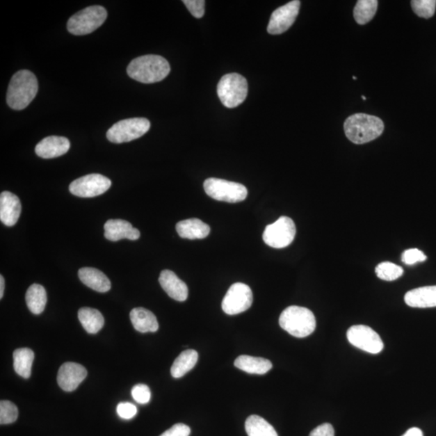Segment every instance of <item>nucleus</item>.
I'll return each mask as SVG.
<instances>
[{"instance_id": "obj_39", "label": "nucleus", "mask_w": 436, "mask_h": 436, "mask_svg": "<svg viewBox=\"0 0 436 436\" xmlns=\"http://www.w3.org/2000/svg\"><path fill=\"white\" fill-rule=\"evenodd\" d=\"M403 436H423L422 430L418 428H410Z\"/></svg>"}, {"instance_id": "obj_28", "label": "nucleus", "mask_w": 436, "mask_h": 436, "mask_svg": "<svg viewBox=\"0 0 436 436\" xmlns=\"http://www.w3.org/2000/svg\"><path fill=\"white\" fill-rule=\"evenodd\" d=\"M245 429L248 436H278L273 426L258 415H250L245 420Z\"/></svg>"}, {"instance_id": "obj_17", "label": "nucleus", "mask_w": 436, "mask_h": 436, "mask_svg": "<svg viewBox=\"0 0 436 436\" xmlns=\"http://www.w3.org/2000/svg\"><path fill=\"white\" fill-rule=\"evenodd\" d=\"M71 147L67 138L49 136L42 140L35 148L38 156L42 159H54L68 152Z\"/></svg>"}, {"instance_id": "obj_18", "label": "nucleus", "mask_w": 436, "mask_h": 436, "mask_svg": "<svg viewBox=\"0 0 436 436\" xmlns=\"http://www.w3.org/2000/svg\"><path fill=\"white\" fill-rule=\"evenodd\" d=\"M159 282L170 298L177 302H184L187 300L188 296L187 284L172 271L163 270L160 274Z\"/></svg>"}, {"instance_id": "obj_21", "label": "nucleus", "mask_w": 436, "mask_h": 436, "mask_svg": "<svg viewBox=\"0 0 436 436\" xmlns=\"http://www.w3.org/2000/svg\"><path fill=\"white\" fill-rule=\"evenodd\" d=\"M179 236L188 239H202L210 233V227L207 223L197 218L181 220L177 224Z\"/></svg>"}, {"instance_id": "obj_9", "label": "nucleus", "mask_w": 436, "mask_h": 436, "mask_svg": "<svg viewBox=\"0 0 436 436\" xmlns=\"http://www.w3.org/2000/svg\"><path fill=\"white\" fill-rule=\"evenodd\" d=\"M297 229L292 219L280 217L277 222L265 228L263 239L269 247L282 249L293 243Z\"/></svg>"}, {"instance_id": "obj_23", "label": "nucleus", "mask_w": 436, "mask_h": 436, "mask_svg": "<svg viewBox=\"0 0 436 436\" xmlns=\"http://www.w3.org/2000/svg\"><path fill=\"white\" fill-rule=\"evenodd\" d=\"M234 366L243 372L258 375L267 373L273 368L272 362L267 359L245 355H240L235 360Z\"/></svg>"}, {"instance_id": "obj_14", "label": "nucleus", "mask_w": 436, "mask_h": 436, "mask_svg": "<svg viewBox=\"0 0 436 436\" xmlns=\"http://www.w3.org/2000/svg\"><path fill=\"white\" fill-rule=\"evenodd\" d=\"M87 375L88 371L83 365L73 362L65 363L59 369L58 384L66 392H72L87 378Z\"/></svg>"}, {"instance_id": "obj_32", "label": "nucleus", "mask_w": 436, "mask_h": 436, "mask_svg": "<svg viewBox=\"0 0 436 436\" xmlns=\"http://www.w3.org/2000/svg\"><path fill=\"white\" fill-rule=\"evenodd\" d=\"M18 410L16 405L9 401L0 402V423L1 425L13 423L17 419Z\"/></svg>"}, {"instance_id": "obj_33", "label": "nucleus", "mask_w": 436, "mask_h": 436, "mask_svg": "<svg viewBox=\"0 0 436 436\" xmlns=\"http://www.w3.org/2000/svg\"><path fill=\"white\" fill-rule=\"evenodd\" d=\"M426 259H427V255L417 248L405 250L402 255V261L407 265L424 262Z\"/></svg>"}, {"instance_id": "obj_3", "label": "nucleus", "mask_w": 436, "mask_h": 436, "mask_svg": "<svg viewBox=\"0 0 436 436\" xmlns=\"http://www.w3.org/2000/svg\"><path fill=\"white\" fill-rule=\"evenodd\" d=\"M38 83L35 74L22 70L15 74L10 81L7 103L8 106L15 110H22L28 107L37 96Z\"/></svg>"}, {"instance_id": "obj_35", "label": "nucleus", "mask_w": 436, "mask_h": 436, "mask_svg": "<svg viewBox=\"0 0 436 436\" xmlns=\"http://www.w3.org/2000/svg\"><path fill=\"white\" fill-rule=\"evenodd\" d=\"M183 3L195 18L199 19L204 16L205 6L204 0H184Z\"/></svg>"}, {"instance_id": "obj_37", "label": "nucleus", "mask_w": 436, "mask_h": 436, "mask_svg": "<svg viewBox=\"0 0 436 436\" xmlns=\"http://www.w3.org/2000/svg\"><path fill=\"white\" fill-rule=\"evenodd\" d=\"M190 433H191V429H190L188 426L177 423L172 426V428L160 436H189Z\"/></svg>"}, {"instance_id": "obj_7", "label": "nucleus", "mask_w": 436, "mask_h": 436, "mask_svg": "<svg viewBox=\"0 0 436 436\" xmlns=\"http://www.w3.org/2000/svg\"><path fill=\"white\" fill-rule=\"evenodd\" d=\"M204 188L209 197L219 202L238 203L248 197V189L244 185L222 179H207Z\"/></svg>"}, {"instance_id": "obj_29", "label": "nucleus", "mask_w": 436, "mask_h": 436, "mask_svg": "<svg viewBox=\"0 0 436 436\" xmlns=\"http://www.w3.org/2000/svg\"><path fill=\"white\" fill-rule=\"evenodd\" d=\"M377 0H359L354 8V18L359 24H366L372 21L377 13Z\"/></svg>"}, {"instance_id": "obj_42", "label": "nucleus", "mask_w": 436, "mask_h": 436, "mask_svg": "<svg viewBox=\"0 0 436 436\" xmlns=\"http://www.w3.org/2000/svg\"><path fill=\"white\" fill-rule=\"evenodd\" d=\"M362 99H363L364 100H365V99H366V97H364V96H362Z\"/></svg>"}, {"instance_id": "obj_24", "label": "nucleus", "mask_w": 436, "mask_h": 436, "mask_svg": "<svg viewBox=\"0 0 436 436\" xmlns=\"http://www.w3.org/2000/svg\"><path fill=\"white\" fill-rule=\"evenodd\" d=\"M199 355L197 350L188 349L180 353L175 359L170 373L174 378H180L191 371L198 362Z\"/></svg>"}, {"instance_id": "obj_41", "label": "nucleus", "mask_w": 436, "mask_h": 436, "mask_svg": "<svg viewBox=\"0 0 436 436\" xmlns=\"http://www.w3.org/2000/svg\"><path fill=\"white\" fill-rule=\"evenodd\" d=\"M353 79L354 80H357V77H355V76H353Z\"/></svg>"}, {"instance_id": "obj_8", "label": "nucleus", "mask_w": 436, "mask_h": 436, "mask_svg": "<svg viewBox=\"0 0 436 436\" xmlns=\"http://www.w3.org/2000/svg\"><path fill=\"white\" fill-rule=\"evenodd\" d=\"M150 122L145 118H130L114 124L108 130L106 136L113 143H124L134 141L149 131Z\"/></svg>"}, {"instance_id": "obj_4", "label": "nucleus", "mask_w": 436, "mask_h": 436, "mask_svg": "<svg viewBox=\"0 0 436 436\" xmlns=\"http://www.w3.org/2000/svg\"><path fill=\"white\" fill-rule=\"evenodd\" d=\"M280 328L297 338H305L312 334L316 328L315 316L307 308L292 305L280 314Z\"/></svg>"}, {"instance_id": "obj_6", "label": "nucleus", "mask_w": 436, "mask_h": 436, "mask_svg": "<svg viewBox=\"0 0 436 436\" xmlns=\"http://www.w3.org/2000/svg\"><path fill=\"white\" fill-rule=\"evenodd\" d=\"M108 13L102 6H91L74 14L67 22L70 33L76 36L92 33L106 21Z\"/></svg>"}, {"instance_id": "obj_20", "label": "nucleus", "mask_w": 436, "mask_h": 436, "mask_svg": "<svg viewBox=\"0 0 436 436\" xmlns=\"http://www.w3.org/2000/svg\"><path fill=\"white\" fill-rule=\"evenodd\" d=\"M80 280L88 287L99 293H106L111 289V282L102 271L93 268H83L79 271Z\"/></svg>"}, {"instance_id": "obj_27", "label": "nucleus", "mask_w": 436, "mask_h": 436, "mask_svg": "<svg viewBox=\"0 0 436 436\" xmlns=\"http://www.w3.org/2000/svg\"><path fill=\"white\" fill-rule=\"evenodd\" d=\"M34 357L33 350L26 348L17 349L13 353L14 369L24 379H29L31 376Z\"/></svg>"}, {"instance_id": "obj_13", "label": "nucleus", "mask_w": 436, "mask_h": 436, "mask_svg": "<svg viewBox=\"0 0 436 436\" xmlns=\"http://www.w3.org/2000/svg\"><path fill=\"white\" fill-rule=\"evenodd\" d=\"M300 7L299 0H293L275 10L269 21L268 33L278 35L286 32L297 19Z\"/></svg>"}, {"instance_id": "obj_22", "label": "nucleus", "mask_w": 436, "mask_h": 436, "mask_svg": "<svg viewBox=\"0 0 436 436\" xmlns=\"http://www.w3.org/2000/svg\"><path fill=\"white\" fill-rule=\"evenodd\" d=\"M130 320L135 330L139 332H155L159 330L157 318L147 309L139 307L132 309Z\"/></svg>"}, {"instance_id": "obj_36", "label": "nucleus", "mask_w": 436, "mask_h": 436, "mask_svg": "<svg viewBox=\"0 0 436 436\" xmlns=\"http://www.w3.org/2000/svg\"><path fill=\"white\" fill-rule=\"evenodd\" d=\"M117 412L122 419H131L137 414L138 410L132 403H121L118 405Z\"/></svg>"}, {"instance_id": "obj_10", "label": "nucleus", "mask_w": 436, "mask_h": 436, "mask_svg": "<svg viewBox=\"0 0 436 436\" xmlns=\"http://www.w3.org/2000/svg\"><path fill=\"white\" fill-rule=\"evenodd\" d=\"M112 182L108 178L100 174H90L75 179L70 184L69 190L79 197L90 198L107 192Z\"/></svg>"}, {"instance_id": "obj_30", "label": "nucleus", "mask_w": 436, "mask_h": 436, "mask_svg": "<svg viewBox=\"0 0 436 436\" xmlns=\"http://www.w3.org/2000/svg\"><path fill=\"white\" fill-rule=\"evenodd\" d=\"M375 272L380 280H385V282H394L402 277L403 269L397 264L383 262L378 265Z\"/></svg>"}, {"instance_id": "obj_40", "label": "nucleus", "mask_w": 436, "mask_h": 436, "mask_svg": "<svg viewBox=\"0 0 436 436\" xmlns=\"http://www.w3.org/2000/svg\"><path fill=\"white\" fill-rule=\"evenodd\" d=\"M4 292V279L3 275H0V298H3Z\"/></svg>"}, {"instance_id": "obj_12", "label": "nucleus", "mask_w": 436, "mask_h": 436, "mask_svg": "<svg viewBox=\"0 0 436 436\" xmlns=\"http://www.w3.org/2000/svg\"><path fill=\"white\" fill-rule=\"evenodd\" d=\"M347 337L350 344L366 353L378 354L384 348L380 335L368 325H353L348 329Z\"/></svg>"}, {"instance_id": "obj_11", "label": "nucleus", "mask_w": 436, "mask_h": 436, "mask_svg": "<svg viewBox=\"0 0 436 436\" xmlns=\"http://www.w3.org/2000/svg\"><path fill=\"white\" fill-rule=\"evenodd\" d=\"M253 302L252 291L248 285L235 283L230 286L223 300V312L229 315L245 312Z\"/></svg>"}, {"instance_id": "obj_34", "label": "nucleus", "mask_w": 436, "mask_h": 436, "mask_svg": "<svg viewBox=\"0 0 436 436\" xmlns=\"http://www.w3.org/2000/svg\"><path fill=\"white\" fill-rule=\"evenodd\" d=\"M132 397L140 404H147L152 398V392L147 385L139 384L132 389Z\"/></svg>"}, {"instance_id": "obj_15", "label": "nucleus", "mask_w": 436, "mask_h": 436, "mask_svg": "<svg viewBox=\"0 0 436 436\" xmlns=\"http://www.w3.org/2000/svg\"><path fill=\"white\" fill-rule=\"evenodd\" d=\"M140 234L139 230L134 228L127 220L111 219L104 225V237L109 241L118 242L124 239L137 240Z\"/></svg>"}, {"instance_id": "obj_38", "label": "nucleus", "mask_w": 436, "mask_h": 436, "mask_svg": "<svg viewBox=\"0 0 436 436\" xmlns=\"http://www.w3.org/2000/svg\"><path fill=\"white\" fill-rule=\"evenodd\" d=\"M309 436H334V430L332 424L324 423L313 430Z\"/></svg>"}, {"instance_id": "obj_5", "label": "nucleus", "mask_w": 436, "mask_h": 436, "mask_svg": "<svg viewBox=\"0 0 436 436\" xmlns=\"http://www.w3.org/2000/svg\"><path fill=\"white\" fill-rule=\"evenodd\" d=\"M248 84L241 74L232 73L224 75L218 85V97L225 107L236 108L248 97Z\"/></svg>"}, {"instance_id": "obj_16", "label": "nucleus", "mask_w": 436, "mask_h": 436, "mask_svg": "<svg viewBox=\"0 0 436 436\" xmlns=\"http://www.w3.org/2000/svg\"><path fill=\"white\" fill-rule=\"evenodd\" d=\"M21 200L10 192L0 194V220L7 227L17 224L22 213Z\"/></svg>"}, {"instance_id": "obj_1", "label": "nucleus", "mask_w": 436, "mask_h": 436, "mask_svg": "<svg viewBox=\"0 0 436 436\" xmlns=\"http://www.w3.org/2000/svg\"><path fill=\"white\" fill-rule=\"evenodd\" d=\"M170 72L168 62L159 55H144L129 64L127 73L130 78L143 83L162 81Z\"/></svg>"}, {"instance_id": "obj_19", "label": "nucleus", "mask_w": 436, "mask_h": 436, "mask_svg": "<svg viewBox=\"0 0 436 436\" xmlns=\"http://www.w3.org/2000/svg\"><path fill=\"white\" fill-rule=\"evenodd\" d=\"M404 300L413 308L436 307V285L410 290L405 293Z\"/></svg>"}, {"instance_id": "obj_2", "label": "nucleus", "mask_w": 436, "mask_h": 436, "mask_svg": "<svg viewBox=\"0 0 436 436\" xmlns=\"http://www.w3.org/2000/svg\"><path fill=\"white\" fill-rule=\"evenodd\" d=\"M384 129L382 120L364 113L352 115L344 122L346 136L350 142L358 145L377 139L382 134Z\"/></svg>"}, {"instance_id": "obj_25", "label": "nucleus", "mask_w": 436, "mask_h": 436, "mask_svg": "<svg viewBox=\"0 0 436 436\" xmlns=\"http://www.w3.org/2000/svg\"><path fill=\"white\" fill-rule=\"evenodd\" d=\"M25 300L30 312L37 315L42 314L47 302V291L42 285L33 284L28 289Z\"/></svg>"}, {"instance_id": "obj_31", "label": "nucleus", "mask_w": 436, "mask_h": 436, "mask_svg": "<svg viewBox=\"0 0 436 436\" xmlns=\"http://www.w3.org/2000/svg\"><path fill=\"white\" fill-rule=\"evenodd\" d=\"M412 7L417 16L428 19L434 16L436 1L435 0H413Z\"/></svg>"}, {"instance_id": "obj_26", "label": "nucleus", "mask_w": 436, "mask_h": 436, "mask_svg": "<svg viewBox=\"0 0 436 436\" xmlns=\"http://www.w3.org/2000/svg\"><path fill=\"white\" fill-rule=\"evenodd\" d=\"M79 319L83 328L89 334H97L104 325V318L99 310L83 307L79 310Z\"/></svg>"}]
</instances>
